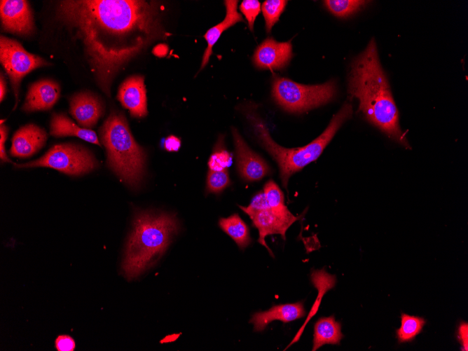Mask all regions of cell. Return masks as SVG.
<instances>
[{
    "label": "cell",
    "mask_w": 468,
    "mask_h": 351,
    "mask_svg": "<svg viewBox=\"0 0 468 351\" xmlns=\"http://www.w3.org/2000/svg\"><path fill=\"white\" fill-rule=\"evenodd\" d=\"M352 114V105L345 103L317 138L304 146L294 149L282 147L273 141L266 125L257 115L250 113L247 118L259 142L277 162L282 184L287 188L290 177L318 158L338 129L345 121L350 118Z\"/></svg>",
    "instance_id": "4"
},
{
    "label": "cell",
    "mask_w": 468,
    "mask_h": 351,
    "mask_svg": "<svg viewBox=\"0 0 468 351\" xmlns=\"http://www.w3.org/2000/svg\"><path fill=\"white\" fill-rule=\"evenodd\" d=\"M8 128L1 123V126H0V158L1 160L4 162H8L11 163V160L8 158L6 150H5V142L7 139L8 136Z\"/></svg>",
    "instance_id": "31"
},
{
    "label": "cell",
    "mask_w": 468,
    "mask_h": 351,
    "mask_svg": "<svg viewBox=\"0 0 468 351\" xmlns=\"http://www.w3.org/2000/svg\"><path fill=\"white\" fill-rule=\"evenodd\" d=\"M0 62L8 75L18 103L21 80L36 68L49 65L43 58L27 52L18 41L1 36Z\"/></svg>",
    "instance_id": "8"
},
{
    "label": "cell",
    "mask_w": 468,
    "mask_h": 351,
    "mask_svg": "<svg viewBox=\"0 0 468 351\" xmlns=\"http://www.w3.org/2000/svg\"><path fill=\"white\" fill-rule=\"evenodd\" d=\"M343 338L341 324L336 321L333 315L320 317L314 326L312 350L325 344L339 345Z\"/></svg>",
    "instance_id": "20"
},
{
    "label": "cell",
    "mask_w": 468,
    "mask_h": 351,
    "mask_svg": "<svg viewBox=\"0 0 468 351\" xmlns=\"http://www.w3.org/2000/svg\"><path fill=\"white\" fill-rule=\"evenodd\" d=\"M238 170L240 176L248 181H259L270 172L267 163L253 151L236 128H232Z\"/></svg>",
    "instance_id": "10"
},
{
    "label": "cell",
    "mask_w": 468,
    "mask_h": 351,
    "mask_svg": "<svg viewBox=\"0 0 468 351\" xmlns=\"http://www.w3.org/2000/svg\"><path fill=\"white\" fill-rule=\"evenodd\" d=\"M369 2L360 0H325L323 4L335 16L347 18L361 11Z\"/></svg>",
    "instance_id": "24"
},
{
    "label": "cell",
    "mask_w": 468,
    "mask_h": 351,
    "mask_svg": "<svg viewBox=\"0 0 468 351\" xmlns=\"http://www.w3.org/2000/svg\"><path fill=\"white\" fill-rule=\"evenodd\" d=\"M293 56L290 41L279 42L268 37L256 47L252 60L258 69L282 70L289 63Z\"/></svg>",
    "instance_id": "11"
},
{
    "label": "cell",
    "mask_w": 468,
    "mask_h": 351,
    "mask_svg": "<svg viewBox=\"0 0 468 351\" xmlns=\"http://www.w3.org/2000/svg\"><path fill=\"white\" fill-rule=\"evenodd\" d=\"M179 225L173 214L141 212L136 214L126 244L122 271L128 280L136 278L153 265L167 249Z\"/></svg>",
    "instance_id": "3"
},
{
    "label": "cell",
    "mask_w": 468,
    "mask_h": 351,
    "mask_svg": "<svg viewBox=\"0 0 468 351\" xmlns=\"http://www.w3.org/2000/svg\"><path fill=\"white\" fill-rule=\"evenodd\" d=\"M69 112L84 128H91L102 116L104 106L98 97L88 92H79L71 98Z\"/></svg>",
    "instance_id": "13"
},
{
    "label": "cell",
    "mask_w": 468,
    "mask_h": 351,
    "mask_svg": "<svg viewBox=\"0 0 468 351\" xmlns=\"http://www.w3.org/2000/svg\"><path fill=\"white\" fill-rule=\"evenodd\" d=\"M230 183L228 170L221 171L209 170L207 177L206 191L207 193H220Z\"/></svg>",
    "instance_id": "27"
},
{
    "label": "cell",
    "mask_w": 468,
    "mask_h": 351,
    "mask_svg": "<svg viewBox=\"0 0 468 351\" xmlns=\"http://www.w3.org/2000/svg\"><path fill=\"white\" fill-rule=\"evenodd\" d=\"M50 133L56 137H76L90 143L101 146L97 135L93 130L77 125L63 113L53 114Z\"/></svg>",
    "instance_id": "19"
},
{
    "label": "cell",
    "mask_w": 468,
    "mask_h": 351,
    "mask_svg": "<svg viewBox=\"0 0 468 351\" xmlns=\"http://www.w3.org/2000/svg\"><path fill=\"white\" fill-rule=\"evenodd\" d=\"M287 2V1L284 0H266L262 4L261 11L265 19L266 29L268 33L270 32L274 25L279 20Z\"/></svg>",
    "instance_id": "25"
},
{
    "label": "cell",
    "mask_w": 468,
    "mask_h": 351,
    "mask_svg": "<svg viewBox=\"0 0 468 351\" xmlns=\"http://www.w3.org/2000/svg\"><path fill=\"white\" fill-rule=\"evenodd\" d=\"M117 98L123 107L128 109L133 117L142 118L147 115V104L144 78L132 76L120 85Z\"/></svg>",
    "instance_id": "12"
},
{
    "label": "cell",
    "mask_w": 468,
    "mask_h": 351,
    "mask_svg": "<svg viewBox=\"0 0 468 351\" xmlns=\"http://www.w3.org/2000/svg\"><path fill=\"white\" fill-rule=\"evenodd\" d=\"M6 93V81H5V78L4 77L3 74H1V76H0V100H1V102H2L4 98L5 97Z\"/></svg>",
    "instance_id": "35"
},
{
    "label": "cell",
    "mask_w": 468,
    "mask_h": 351,
    "mask_svg": "<svg viewBox=\"0 0 468 351\" xmlns=\"http://www.w3.org/2000/svg\"><path fill=\"white\" fill-rule=\"evenodd\" d=\"M305 315V311L302 301L294 303H287L273 305L266 311L255 312L250 319L254 324V331H262L266 326L275 320L284 323L292 322Z\"/></svg>",
    "instance_id": "16"
},
{
    "label": "cell",
    "mask_w": 468,
    "mask_h": 351,
    "mask_svg": "<svg viewBox=\"0 0 468 351\" xmlns=\"http://www.w3.org/2000/svg\"><path fill=\"white\" fill-rule=\"evenodd\" d=\"M348 92L359 101L366 120L406 149H410L399 123V112L386 74L381 67L374 39L352 61L347 78Z\"/></svg>",
    "instance_id": "2"
},
{
    "label": "cell",
    "mask_w": 468,
    "mask_h": 351,
    "mask_svg": "<svg viewBox=\"0 0 468 351\" xmlns=\"http://www.w3.org/2000/svg\"><path fill=\"white\" fill-rule=\"evenodd\" d=\"M219 226L229 235L241 249L246 248L252 242L249 229L238 214L227 218H221Z\"/></svg>",
    "instance_id": "22"
},
{
    "label": "cell",
    "mask_w": 468,
    "mask_h": 351,
    "mask_svg": "<svg viewBox=\"0 0 468 351\" xmlns=\"http://www.w3.org/2000/svg\"><path fill=\"white\" fill-rule=\"evenodd\" d=\"M59 85L52 80H41L29 88L22 110L27 112L48 110L60 97Z\"/></svg>",
    "instance_id": "15"
},
{
    "label": "cell",
    "mask_w": 468,
    "mask_h": 351,
    "mask_svg": "<svg viewBox=\"0 0 468 351\" xmlns=\"http://www.w3.org/2000/svg\"><path fill=\"white\" fill-rule=\"evenodd\" d=\"M57 15L81 41L97 83L108 96L118 71L152 42L169 35L156 1H60Z\"/></svg>",
    "instance_id": "1"
},
{
    "label": "cell",
    "mask_w": 468,
    "mask_h": 351,
    "mask_svg": "<svg viewBox=\"0 0 468 351\" xmlns=\"http://www.w3.org/2000/svg\"><path fill=\"white\" fill-rule=\"evenodd\" d=\"M232 159L233 156L226 149L223 140L219 139L208 160L209 169L214 171L228 170Z\"/></svg>",
    "instance_id": "26"
},
{
    "label": "cell",
    "mask_w": 468,
    "mask_h": 351,
    "mask_svg": "<svg viewBox=\"0 0 468 351\" xmlns=\"http://www.w3.org/2000/svg\"><path fill=\"white\" fill-rule=\"evenodd\" d=\"M99 132L109 168L128 186L138 187L145 173L146 153L134 139L125 116L113 111Z\"/></svg>",
    "instance_id": "5"
},
{
    "label": "cell",
    "mask_w": 468,
    "mask_h": 351,
    "mask_svg": "<svg viewBox=\"0 0 468 351\" xmlns=\"http://www.w3.org/2000/svg\"><path fill=\"white\" fill-rule=\"evenodd\" d=\"M239 8L248 22L249 29L253 32L255 20L261 10V3L258 0H244Z\"/></svg>",
    "instance_id": "28"
},
{
    "label": "cell",
    "mask_w": 468,
    "mask_h": 351,
    "mask_svg": "<svg viewBox=\"0 0 468 351\" xmlns=\"http://www.w3.org/2000/svg\"><path fill=\"white\" fill-rule=\"evenodd\" d=\"M457 338L462 345V350H468V324L461 322L457 329Z\"/></svg>",
    "instance_id": "32"
},
{
    "label": "cell",
    "mask_w": 468,
    "mask_h": 351,
    "mask_svg": "<svg viewBox=\"0 0 468 351\" xmlns=\"http://www.w3.org/2000/svg\"><path fill=\"white\" fill-rule=\"evenodd\" d=\"M263 193L272 212L289 228L298 217L295 216L284 204V197L277 184L269 180L263 186Z\"/></svg>",
    "instance_id": "21"
},
{
    "label": "cell",
    "mask_w": 468,
    "mask_h": 351,
    "mask_svg": "<svg viewBox=\"0 0 468 351\" xmlns=\"http://www.w3.org/2000/svg\"><path fill=\"white\" fill-rule=\"evenodd\" d=\"M57 351H74L76 343L74 338L68 335H60L55 341Z\"/></svg>",
    "instance_id": "30"
},
{
    "label": "cell",
    "mask_w": 468,
    "mask_h": 351,
    "mask_svg": "<svg viewBox=\"0 0 468 351\" xmlns=\"http://www.w3.org/2000/svg\"><path fill=\"white\" fill-rule=\"evenodd\" d=\"M0 15L4 31L21 36H30L34 31L33 13L24 0H1Z\"/></svg>",
    "instance_id": "9"
},
{
    "label": "cell",
    "mask_w": 468,
    "mask_h": 351,
    "mask_svg": "<svg viewBox=\"0 0 468 351\" xmlns=\"http://www.w3.org/2000/svg\"><path fill=\"white\" fill-rule=\"evenodd\" d=\"M239 207L247 215L269 208L263 192L255 195L247 207L239 205Z\"/></svg>",
    "instance_id": "29"
},
{
    "label": "cell",
    "mask_w": 468,
    "mask_h": 351,
    "mask_svg": "<svg viewBox=\"0 0 468 351\" xmlns=\"http://www.w3.org/2000/svg\"><path fill=\"white\" fill-rule=\"evenodd\" d=\"M401 326L396 330V336L399 343L410 342L419 334L426 320L420 317L401 313Z\"/></svg>",
    "instance_id": "23"
},
{
    "label": "cell",
    "mask_w": 468,
    "mask_h": 351,
    "mask_svg": "<svg viewBox=\"0 0 468 351\" xmlns=\"http://www.w3.org/2000/svg\"><path fill=\"white\" fill-rule=\"evenodd\" d=\"M14 165L18 168L46 167L72 176L88 173L98 165L92 153L81 146L73 144L54 145L36 160Z\"/></svg>",
    "instance_id": "7"
},
{
    "label": "cell",
    "mask_w": 468,
    "mask_h": 351,
    "mask_svg": "<svg viewBox=\"0 0 468 351\" xmlns=\"http://www.w3.org/2000/svg\"><path fill=\"white\" fill-rule=\"evenodd\" d=\"M249 216L254 226L259 230L258 242L264 246L270 254L273 256L272 251L266 242V237L269 235L280 234L285 240L286 232L289 227L275 216L270 208L250 214Z\"/></svg>",
    "instance_id": "18"
},
{
    "label": "cell",
    "mask_w": 468,
    "mask_h": 351,
    "mask_svg": "<svg viewBox=\"0 0 468 351\" xmlns=\"http://www.w3.org/2000/svg\"><path fill=\"white\" fill-rule=\"evenodd\" d=\"M154 55L158 57H163L167 53V46L165 44H158L153 50Z\"/></svg>",
    "instance_id": "34"
},
{
    "label": "cell",
    "mask_w": 468,
    "mask_h": 351,
    "mask_svg": "<svg viewBox=\"0 0 468 351\" xmlns=\"http://www.w3.org/2000/svg\"><path fill=\"white\" fill-rule=\"evenodd\" d=\"M46 139L45 130L34 124L26 125L13 135L10 154L14 157H29L44 146Z\"/></svg>",
    "instance_id": "14"
},
{
    "label": "cell",
    "mask_w": 468,
    "mask_h": 351,
    "mask_svg": "<svg viewBox=\"0 0 468 351\" xmlns=\"http://www.w3.org/2000/svg\"><path fill=\"white\" fill-rule=\"evenodd\" d=\"M337 94L336 81L319 85H303L284 77H275L272 84V96L285 111L303 113L325 104Z\"/></svg>",
    "instance_id": "6"
},
{
    "label": "cell",
    "mask_w": 468,
    "mask_h": 351,
    "mask_svg": "<svg viewBox=\"0 0 468 351\" xmlns=\"http://www.w3.org/2000/svg\"><path fill=\"white\" fill-rule=\"evenodd\" d=\"M238 1L237 0L224 1L226 9L225 18L222 22L208 29L205 34L204 38L207 43V46L202 56L200 70H202L207 64L212 54L213 46L221 34L237 22L243 21L242 15L238 12Z\"/></svg>",
    "instance_id": "17"
},
{
    "label": "cell",
    "mask_w": 468,
    "mask_h": 351,
    "mask_svg": "<svg viewBox=\"0 0 468 351\" xmlns=\"http://www.w3.org/2000/svg\"><path fill=\"white\" fill-rule=\"evenodd\" d=\"M180 146V139L174 135L167 137L164 143L165 149L168 151H177L179 149Z\"/></svg>",
    "instance_id": "33"
}]
</instances>
